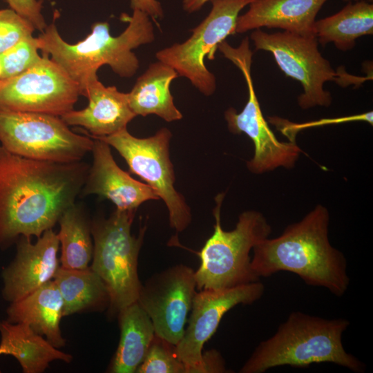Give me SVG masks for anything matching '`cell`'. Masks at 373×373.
<instances>
[{
    "label": "cell",
    "mask_w": 373,
    "mask_h": 373,
    "mask_svg": "<svg viewBox=\"0 0 373 373\" xmlns=\"http://www.w3.org/2000/svg\"><path fill=\"white\" fill-rule=\"evenodd\" d=\"M254 1L211 0L210 12L191 30V37L157 51L156 58L172 67L178 76L187 78L201 93L211 95L216 91V79L207 68L204 59H215L218 45L236 33L240 12Z\"/></svg>",
    "instance_id": "obj_11"
},
{
    "label": "cell",
    "mask_w": 373,
    "mask_h": 373,
    "mask_svg": "<svg viewBox=\"0 0 373 373\" xmlns=\"http://www.w3.org/2000/svg\"><path fill=\"white\" fill-rule=\"evenodd\" d=\"M0 334L4 354L14 356L25 373H41L53 361L70 363L73 359L26 323L0 321Z\"/></svg>",
    "instance_id": "obj_21"
},
{
    "label": "cell",
    "mask_w": 373,
    "mask_h": 373,
    "mask_svg": "<svg viewBox=\"0 0 373 373\" xmlns=\"http://www.w3.org/2000/svg\"><path fill=\"white\" fill-rule=\"evenodd\" d=\"M195 271L183 264L154 274L142 285L137 303L156 335L176 345L182 338L196 294Z\"/></svg>",
    "instance_id": "obj_13"
},
{
    "label": "cell",
    "mask_w": 373,
    "mask_h": 373,
    "mask_svg": "<svg viewBox=\"0 0 373 373\" xmlns=\"http://www.w3.org/2000/svg\"><path fill=\"white\" fill-rule=\"evenodd\" d=\"M211 0H182V8L184 11L192 13L200 10L203 6Z\"/></svg>",
    "instance_id": "obj_33"
},
{
    "label": "cell",
    "mask_w": 373,
    "mask_h": 373,
    "mask_svg": "<svg viewBox=\"0 0 373 373\" xmlns=\"http://www.w3.org/2000/svg\"><path fill=\"white\" fill-rule=\"evenodd\" d=\"M373 34V4L364 0L350 1L340 11L316 21L314 35L323 46L333 43L347 51L355 46L356 40Z\"/></svg>",
    "instance_id": "obj_23"
},
{
    "label": "cell",
    "mask_w": 373,
    "mask_h": 373,
    "mask_svg": "<svg viewBox=\"0 0 373 373\" xmlns=\"http://www.w3.org/2000/svg\"><path fill=\"white\" fill-rule=\"evenodd\" d=\"M89 165L15 155L0 145V247L52 229L81 193Z\"/></svg>",
    "instance_id": "obj_1"
},
{
    "label": "cell",
    "mask_w": 373,
    "mask_h": 373,
    "mask_svg": "<svg viewBox=\"0 0 373 373\" xmlns=\"http://www.w3.org/2000/svg\"><path fill=\"white\" fill-rule=\"evenodd\" d=\"M52 280L63 300V316L84 309H103L109 305L108 289L90 267L83 269L59 267Z\"/></svg>",
    "instance_id": "obj_24"
},
{
    "label": "cell",
    "mask_w": 373,
    "mask_h": 373,
    "mask_svg": "<svg viewBox=\"0 0 373 373\" xmlns=\"http://www.w3.org/2000/svg\"><path fill=\"white\" fill-rule=\"evenodd\" d=\"M120 339L109 372L133 373L144 359L155 334L152 321L137 301L118 312Z\"/></svg>",
    "instance_id": "obj_22"
},
{
    "label": "cell",
    "mask_w": 373,
    "mask_h": 373,
    "mask_svg": "<svg viewBox=\"0 0 373 373\" xmlns=\"http://www.w3.org/2000/svg\"><path fill=\"white\" fill-rule=\"evenodd\" d=\"M88 106L61 116L68 126H78L93 138L113 135L124 128L136 117L131 110L128 94L114 86H105L99 79L90 83L84 95Z\"/></svg>",
    "instance_id": "obj_17"
},
{
    "label": "cell",
    "mask_w": 373,
    "mask_h": 373,
    "mask_svg": "<svg viewBox=\"0 0 373 373\" xmlns=\"http://www.w3.org/2000/svg\"><path fill=\"white\" fill-rule=\"evenodd\" d=\"M4 354H5L4 350L1 347H0V355Z\"/></svg>",
    "instance_id": "obj_35"
},
{
    "label": "cell",
    "mask_w": 373,
    "mask_h": 373,
    "mask_svg": "<svg viewBox=\"0 0 373 373\" xmlns=\"http://www.w3.org/2000/svg\"><path fill=\"white\" fill-rule=\"evenodd\" d=\"M251 39L256 50L271 52L280 70L301 84L303 92L298 97V104L302 109L331 105V93L323 88L327 82H335L341 86H359L368 79L350 75L343 68L335 71L319 52L315 36L287 31L269 34L256 29Z\"/></svg>",
    "instance_id": "obj_7"
},
{
    "label": "cell",
    "mask_w": 373,
    "mask_h": 373,
    "mask_svg": "<svg viewBox=\"0 0 373 373\" xmlns=\"http://www.w3.org/2000/svg\"><path fill=\"white\" fill-rule=\"evenodd\" d=\"M10 8L28 21L41 32L47 24L42 14V0H6Z\"/></svg>",
    "instance_id": "obj_30"
},
{
    "label": "cell",
    "mask_w": 373,
    "mask_h": 373,
    "mask_svg": "<svg viewBox=\"0 0 373 373\" xmlns=\"http://www.w3.org/2000/svg\"><path fill=\"white\" fill-rule=\"evenodd\" d=\"M327 1L254 0L247 11L238 16L236 32L266 27L302 36H315L316 17Z\"/></svg>",
    "instance_id": "obj_18"
},
{
    "label": "cell",
    "mask_w": 373,
    "mask_h": 373,
    "mask_svg": "<svg viewBox=\"0 0 373 373\" xmlns=\"http://www.w3.org/2000/svg\"><path fill=\"white\" fill-rule=\"evenodd\" d=\"M19 238L15 258L2 273V294L11 303L52 280L60 267L57 257L59 242L52 229L44 231L35 243L31 238Z\"/></svg>",
    "instance_id": "obj_15"
},
{
    "label": "cell",
    "mask_w": 373,
    "mask_h": 373,
    "mask_svg": "<svg viewBox=\"0 0 373 373\" xmlns=\"http://www.w3.org/2000/svg\"><path fill=\"white\" fill-rule=\"evenodd\" d=\"M264 291V285L258 280L231 288L196 292L187 327L175 345L186 373H203V346L216 332L223 316L236 305L254 303Z\"/></svg>",
    "instance_id": "obj_14"
},
{
    "label": "cell",
    "mask_w": 373,
    "mask_h": 373,
    "mask_svg": "<svg viewBox=\"0 0 373 373\" xmlns=\"http://www.w3.org/2000/svg\"><path fill=\"white\" fill-rule=\"evenodd\" d=\"M203 373L228 372L225 361L219 352L211 350L202 353Z\"/></svg>",
    "instance_id": "obj_31"
},
{
    "label": "cell",
    "mask_w": 373,
    "mask_h": 373,
    "mask_svg": "<svg viewBox=\"0 0 373 373\" xmlns=\"http://www.w3.org/2000/svg\"><path fill=\"white\" fill-rule=\"evenodd\" d=\"M57 238L61 247V267L83 269L93 258V240L90 222L83 206L76 202L61 216Z\"/></svg>",
    "instance_id": "obj_25"
},
{
    "label": "cell",
    "mask_w": 373,
    "mask_h": 373,
    "mask_svg": "<svg viewBox=\"0 0 373 373\" xmlns=\"http://www.w3.org/2000/svg\"><path fill=\"white\" fill-rule=\"evenodd\" d=\"M1 75H2V66H1V61H0V78L1 77Z\"/></svg>",
    "instance_id": "obj_36"
},
{
    "label": "cell",
    "mask_w": 373,
    "mask_h": 373,
    "mask_svg": "<svg viewBox=\"0 0 373 373\" xmlns=\"http://www.w3.org/2000/svg\"><path fill=\"white\" fill-rule=\"evenodd\" d=\"M218 49L240 70L247 83L248 100L244 108L238 113L234 108H229L224 119L231 133H245L254 143V156L247 162L248 170L261 174L278 167L293 168L303 151L296 141H279L262 115L251 75L253 52L248 37L236 48L223 41Z\"/></svg>",
    "instance_id": "obj_9"
},
{
    "label": "cell",
    "mask_w": 373,
    "mask_h": 373,
    "mask_svg": "<svg viewBox=\"0 0 373 373\" xmlns=\"http://www.w3.org/2000/svg\"><path fill=\"white\" fill-rule=\"evenodd\" d=\"M224 195L220 193L215 198L213 233L198 253L200 265L195 271L198 290L227 289L259 280L251 268L250 252L269 238L271 227L260 212L249 210L239 216L233 230L224 231L220 218Z\"/></svg>",
    "instance_id": "obj_5"
},
{
    "label": "cell",
    "mask_w": 373,
    "mask_h": 373,
    "mask_svg": "<svg viewBox=\"0 0 373 373\" xmlns=\"http://www.w3.org/2000/svg\"><path fill=\"white\" fill-rule=\"evenodd\" d=\"M79 86L48 56L28 70L0 79V109L62 116L74 109Z\"/></svg>",
    "instance_id": "obj_12"
},
{
    "label": "cell",
    "mask_w": 373,
    "mask_h": 373,
    "mask_svg": "<svg viewBox=\"0 0 373 373\" xmlns=\"http://www.w3.org/2000/svg\"><path fill=\"white\" fill-rule=\"evenodd\" d=\"M344 1H347V2H350V1H361V0H343ZM369 2H372L373 0H367Z\"/></svg>",
    "instance_id": "obj_34"
},
{
    "label": "cell",
    "mask_w": 373,
    "mask_h": 373,
    "mask_svg": "<svg viewBox=\"0 0 373 373\" xmlns=\"http://www.w3.org/2000/svg\"><path fill=\"white\" fill-rule=\"evenodd\" d=\"M349 325L345 318L326 319L294 312L271 337L258 345L239 372L262 373L278 366L304 367L321 363L363 372L365 364L343 345L342 335Z\"/></svg>",
    "instance_id": "obj_4"
},
{
    "label": "cell",
    "mask_w": 373,
    "mask_h": 373,
    "mask_svg": "<svg viewBox=\"0 0 373 373\" xmlns=\"http://www.w3.org/2000/svg\"><path fill=\"white\" fill-rule=\"evenodd\" d=\"M329 223L327 209L317 204L302 220L287 226L280 236L254 247L253 271L258 278L289 271L309 285L343 296L350 285L347 261L329 242Z\"/></svg>",
    "instance_id": "obj_2"
},
{
    "label": "cell",
    "mask_w": 373,
    "mask_h": 373,
    "mask_svg": "<svg viewBox=\"0 0 373 373\" xmlns=\"http://www.w3.org/2000/svg\"><path fill=\"white\" fill-rule=\"evenodd\" d=\"M171 137L167 128L146 138L133 136L126 128L96 138L114 148L127 163L129 171L155 191L167 207L171 227L182 232L191 223L192 216L184 198L174 186L175 176L169 153Z\"/></svg>",
    "instance_id": "obj_10"
},
{
    "label": "cell",
    "mask_w": 373,
    "mask_h": 373,
    "mask_svg": "<svg viewBox=\"0 0 373 373\" xmlns=\"http://www.w3.org/2000/svg\"><path fill=\"white\" fill-rule=\"evenodd\" d=\"M363 121L371 125L373 124L372 111L336 118L321 119L305 123H294L288 119L273 116L269 117V122L276 126L277 130L285 135L289 141H296V136L304 128L320 126L327 124H336L349 122Z\"/></svg>",
    "instance_id": "obj_29"
},
{
    "label": "cell",
    "mask_w": 373,
    "mask_h": 373,
    "mask_svg": "<svg viewBox=\"0 0 373 373\" xmlns=\"http://www.w3.org/2000/svg\"><path fill=\"white\" fill-rule=\"evenodd\" d=\"M135 372L186 373V370L175 353V345L155 334L144 359Z\"/></svg>",
    "instance_id": "obj_26"
},
{
    "label": "cell",
    "mask_w": 373,
    "mask_h": 373,
    "mask_svg": "<svg viewBox=\"0 0 373 373\" xmlns=\"http://www.w3.org/2000/svg\"><path fill=\"white\" fill-rule=\"evenodd\" d=\"M150 18L140 10H133L131 16L123 15L128 26L115 37L111 35L108 22H96L90 33L74 44L64 40L52 23L37 37L39 49L77 84L84 96L88 85L98 79L97 70L102 66H109L122 77L135 74L139 60L133 50L155 39Z\"/></svg>",
    "instance_id": "obj_3"
},
{
    "label": "cell",
    "mask_w": 373,
    "mask_h": 373,
    "mask_svg": "<svg viewBox=\"0 0 373 373\" xmlns=\"http://www.w3.org/2000/svg\"><path fill=\"white\" fill-rule=\"evenodd\" d=\"M34 26L11 8L0 10V54L32 36Z\"/></svg>",
    "instance_id": "obj_28"
},
{
    "label": "cell",
    "mask_w": 373,
    "mask_h": 373,
    "mask_svg": "<svg viewBox=\"0 0 373 373\" xmlns=\"http://www.w3.org/2000/svg\"><path fill=\"white\" fill-rule=\"evenodd\" d=\"M136 211L115 209L108 218L90 221L93 240L91 269L108 289L112 311L119 312L138 299L142 283L137 272L138 256L146 226L137 236L131 226Z\"/></svg>",
    "instance_id": "obj_6"
},
{
    "label": "cell",
    "mask_w": 373,
    "mask_h": 373,
    "mask_svg": "<svg viewBox=\"0 0 373 373\" xmlns=\"http://www.w3.org/2000/svg\"><path fill=\"white\" fill-rule=\"evenodd\" d=\"M7 314L8 321L27 324L36 333L44 336L55 347L65 345L66 341L60 329L63 300L53 280L11 303Z\"/></svg>",
    "instance_id": "obj_19"
},
{
    "label": "cell",
    "mask_w": 373,
    "mask_h": 373,
    "mask_svg": "<svg viewBox=\"0 0 373 373\" xmlns=\"http://www.w3.org/2000/svg\"><path fill=\"white\" fill-rule=\"evenodd\" d=\"M178 77L177 72L165 63L151 64L127 93L135 115H156L169 122L181 119L182 114L175 106L170 90L171 82Z\"/></svg>",
    "instance_id": "obj_20"
},
{
    "label": "cell",
    "mask_w": 373,
    "mask_h": 373,
    "mask_svg": "<svg viewBox=\"0 0 373 373\" xmlns=\"http://www.w3.org/2000/svg\"><path fill=\"white\" fill-rule=\"evenodd\" d=\"M37 37L25 38L0 54L2 75L6 79L18 75L37 64L41 59Z\"/></svg>",
    "instance_id": "obj_27"
},
{
    "label": "cell",
    "mask_w": 373,
    "mask_h": 373,
    "mask_svg": "<svg viewBox=\"0 0 373 373\" xmlns=\"http://www.w3.org/2000/svg\"><path fill=\"white\" fill-rule=\"evenodd\" d=\"M94 140L77 134L59 116L0 109V145L27 158L61 163L82 161Z\"/></svg>",
    "instance_id": "obj_8"
},
{
    "label": "cell",
    "mask_w": 373,
    "mask_h": 373,
    "mask_svg": "<svg viewBox=\"0 0 373 373\" xmlns=\"http://www.w3.org/2000/svg\"><path fill=\"white\" fill-rule=\"evenodd\" d=\"M93 140V162L80 194L97 195L122 211H137L145 202L160 199L148 184L135 180L117 164L106 142Z\"/></svg>",
    "instance_id": "obj_16"
},
{
    "label": "cell",
    "mask_w": 373,
    "mask_h": 373,
    "mask_svg": "<svg viewBox=\"0 0 373 373\" xmlns=\"http://www.w3.org/2000/svg\"><path fill=\"white\" fill-rule=\"evenodd\" d=\"M131 8L146 12L152 19H160L164 15L160 3L157 0H130Z\"/></svg>",
    "instance_id": "obj_32"
}]
</instances>
